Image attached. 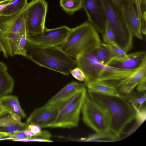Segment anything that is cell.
Listing matches in <instances>:
<instances>
[{"label":"cell","mask_w":146,"mask_h":146,"mask_svg":"<svg viewBox=\"0 0 146 146\" xmlns=\"http://www.w3.org/2000/svg\"><path fill=\"white\" fill-rule=\"evenodd\" d=\"M94 50L84 52L75 59L76 66L85 75V84L97 81L115 86L137 69L123 70L103 64L96 58Z\"/></svg>","instance_id":"cell-1"},{"label":"cell","mask_w":146,"mask_h":146,"mask_svg":"<svg viewBox=\"0 0 146 146\" xmlns=\"http://www.w3.org/2000/svg\"><path fill=\"white\" fill-rule=\"evenodd\" d=\"M25 57L38 65L66 76L76 66L75 60L57 46H44L27 40Z\"/></svg>","instance_id":"cell-2"},{"label":"cell","mask_w":146,"mask_h":146,"mask_svg":"<svg viewBox=\"0 0 146 146\" xmlns=\"http://www.w3.org/2000/svg\"><path fill=\"white\" fill-rule=\"evenodd\" d=\"M102 43L98 33L88 21L71 28L64 41L57 46L75 59L84 52L95 50Z\"/></svg>","instance_id":"cell-3"},{"label":"cell","mask_w":146,"mask_h":146,"mask_svg":"<svg viewBox=\"0 0 146 146\" xmlns=\"http://www.w3.org/2000/svg\"><path fill=\"white\" fill-rule=\"evenodd\" d=\"M87 93L84 85L58 105L57 115L51 128L71 129L77 127Z\"/></svg>","instance_id":"cell-4"},{"label":"cell","mask_w":146,"mask_h":146,"mask_svg":"<svg viewBox=\"0 0 146 146\" xmlns=\"http://www.w3.org/2000/svg\"><path fill=\"white\" fill-rule=\"evenodd\" d=\"M27 5L15 14L0 16V45L3 56L7 58L9 56H14V50L17 35L21 29L26 28Z\"/></svg>","instance_id":"cell-5"},{"label":"cell","mask_w":146,"mask_h":146,"mask_svg":"<svg viewBox=\"0 0 146 146\" xmlns=\"http://www.w3.org/2000/svg\"><path fill=\"white\" fill-rule=\"evenodd\" d=\"M87 93L107 112L110 120L131 122L135 119L136 112L124 96L103 94L88 90Z\"/></svg>","instance_id":"cell-6"},{"label":"cell","mask_w":146,"mask_h":146,"mask_svg":"<svg viewBox=\"0 0 146 146\" xmlns=\"http://www.w3.org/2000/svg\"><path fill=\"white\" fill-rule=\"evenodd\" d=\"M107 21L115 33L118 46L127 53L133 48V35L126 23L121 10L112 0H101Z\"/></svg>","instance_id":"cell-7"},{"label":"cell","mask_w":146,"mask_h":146,"mask_svg":"<svg viewBox=\"0 0 146 146\" xmlns=\"http://www.w3.org/2000/svg\"><path fill=\"white\" fill-rule=\"evenodd\" d=\"M81 113L84 123L96 133H110L108 114L87 93Z\"/></svg>","instance_id":"cell-8"},{"label":"cell","mask_w":146,"mask_h":146,"mask_svg":"<svg viewBox=\"0 0 146 146\" xmlns=\"http://www.w3.org/2000/svg\"><path fill=\"white\" fill-rule=\"evenodd\" d=\"M48 3L45 0H31L27 5L26 27L27 35L43 31L48 11Z\"/></svg>","instance_id":"cell-9"},{"label":"cell","mask_w":146,"mask_h":146,"mask_svg":"<svg viewBox=\"0 0 146 146\" xmlns=\"http://www.w3.org/2000/svg\"><path fill=\"white\" fill-rule=\"evenodd\" d=\"M71 29L66 25L52 29L45 27L40 33L27 35V40L41 46H57L64 41Z\"/></svg>","instance_id":"cell-10"},{"label":"cell","mask_w":146,"mask_h":146,"mask_svg":"<svg viewBox=\"0 0 146 146\" xmlns=\"http://www.w3.org/2000/svg\"><path fill=\"white\" fill-rule=\"evenodd\" d=\"M82 3L88 21L98 33L102 35L105 32L107 20L101 0H82Z\"/></svg>","instance_id":"cell-11"},{"label":"cell","mask_w":146,"mask_h":146,"mask_svg":"<svg viewBox=\"0 0 146 146\" xmlns=\"http://www.w3.org/2000/svg\"><path fill=\"white\" fill-rule=\"evenodd\" d=\"M58 110V106H43L35 109L25 123L28 126L33 122L37 123L41 129L51 127L56 120Z\"/></svg>","instance_id":"cell-12"},{"label":"cell","mask_w":146,"mask_h":146,"mask_svg":"<svg viewBox=\"0 0 146 146\" xmlns=\"http://www.w3.org/2000/svg\"><path fill=\"white\" fill-rule=\"evenodd\" d=\"M146 60V52L138 51L122 57L112 58L106 65L123 70H133L138 68Z\"/></svg>","instance_id":"cell-13"},{"label":"cell","mask_w":146,"mask_h":146,"mask_svg":"<svg viewBox=\"0 0 146 146\" xmlns=\"http://www.w3.org/2000/svg\"><path fill=\"white\" fill-rule=\"evenodd\" d=\"M146 77V60L127 77L121 80L115 86L121 95L133 91L139 82Z\"/></svg>","instance_id":"cell-14"},{"label":"cell","mask_w":146,"mask_h":146,"mask_svg":"<svg viewBox=\"0 0 146 146\" xmlns=\"http://www.w3.org/2000/svg\"><path fill=\"white\" fill-rule=\"evenodd\" d=\"M121 11L124 19L133 36L142 40L143 35L141 32V25L135 5L131 3H126L122 6Z\"/></svg>","instance_id":"cell-15"},{"label":"cell","mask_w":146,"mask_h":146,"mask_svg":"<svg viewBox=\"0 0 146 146\" xmlns=\"http://www.w3.org/2000/svg\"><path fill=\"white\" fill-rule=\"evenodd\" d=\"M84 85L77 82L72 81L63 87L44 106H58Z\"/></svg>","instance_id":"cell-16"},{"label":"cell","mask_w":146,"mask_h":146,"mask_svg":"<svg viewBox=\"0 0 146 146\" xmlns=\"http://www.w3.org/2000/svg\"><path fill=\"white\" fill-rule=\"evenodd\" d=\"M1 106L9 113L12 112L25 118L27 115L22 108L18 97L16 96L8 95L1 97L0 100Z\"/></svg>","instance_id":"cell-17"},{"label":"cell","mask_w":146,"mask_h":146,"mask_svg":"<svg viewBox=\"0 0 146 146\" xmlns=\"http://www.w3.org/2000/svg\"><path fill=\"white\" fill-rule=\"evenodd\" d=\"M88 90L98 93L116 96H121L116 87L113 86L97 81H92L85 84Z\"/></svg>","instance_id":"cell-18"},{"label":"cell","mask_w":146,"mask_h":146,"mask_svg":"<svg viewBox=\"0 0 146 146\" xmlns=\"http://www.w3.org/2000/svg\"><path fill=\"white\" fill-rule=\"evenodd\" d=\"M124 96L132 106L136 113L146 106V92H139L133 91Z\"/></svg>","instance_id":"cell-19"},{"label":"cell","mask_w":146,"mask_h":146,"mask_svg":"<svg viewBox=\"0 0 146 146\" xmlns=\"http://www.w3.org/2000/svg\"><path fill=\"white\" fill-rule=\"evenodd\" d=\"M14 80L7 71L0 74V97L12 92L14 86Z\"/></svg>","instance_id":"cell-20"},{"label":"cell","mask_w":146,"mask_h":146,"mask_svg":"<svg viewBox=\"0 0 146 146\" xmlns=\"http://www.w3.org/2000/svg\"><path fill=\"white\" fill-rule=\"evenodd\" d=\"M59 4L62 9L70 16L83 8L82 0H60Z\"/></svg>","instance_id":"cell-21"},{"label":"cell","mask_w":146,"mask_h":146,"mask_svg":"<svg viewBox=\"0 0 146 146\" xmlns=\"http://www.w3.org/2000/svg\"><path fill=\"white\" fill-rule=\"evenodd\" d=\"M27 36L26 28L21 29L19 33L14 50L15 55H20L25 56V46L27 40Z\"/></svg>","instance_id":"cell-22"},{"label":"cell","mask_w":146,"mask_h":146,"mask_svg":"<svg viewBox=\"0 0 146 146\" xmlns=\"http://www.w3.org/2000/svg\"><path fill=\"white\" fill-rule=\"evenodd\" d=\"M28 0H13L6 7L1 15L9 16L22 10L26 6Z\"/></svg>","instance_id":"cell-23"},{"label":"cell","mask_w":146,"mask_h":146,"mask_svg":"<svg viewBox=\"0 0 146 146\" xmlns=\"http://www.w3.org/2000/svg\"><path fill=\"white\" fill-rule=\"evenodd\" d=\"M94 54L98 61L105 65L112 58L107 44L103 42L94 50Z\"/></svg>","instance_id":"cell-24"},{"label":"cell","mask_w":146,"mask_h":146,"mask_svg":"<svg viewBox=\"0 0 146 146\" xmlns=\"http://www.w3.org/2000/svg\"><path fill=\"white\" fill-rule=\"evenodd\" d=\"M102 35L104 43L107 44H117L114 32L107 21L105 32Z\"/></svg>","instance_id":"cell-25"},{"label":"cell","mask_w":146,"mask_h":146,"mask_svg":"<svg viewBox=\"0 0 146 146\" xmlns=\"http://www.w3.org/2000/svg\"><path fill=\"white\" fill-rule=\"evenodd\" d=\"M107 45L112 58L122 57L126 56L127 54V53L117 44Z\"/></svg>","instance_id":"cell-26"},{"label":"cell","mask_w":146,"mask_h":146,"mask_svg":"<svg viewBox=\"0 0 146 146\" xmlns=\"http://www.w3.org/2000/svg\"><path fill=\"white\" fill-rule=\"evenodd\" d=\"M17 123L13 121L10 116L0 118V129L8 128Z\"/></svg>","instance_id":"cell-27"},{"label":"cell","mask_w":146,"mask_h":146,"mask_svg":"<svg viewBox=\"0 0 146 146\" xmlns=\"http://www.w3.org/2000/svg\"><path fill=\"white\" fill-rule=\"evenodd\" d=\"M70 74L76 79L80 81H85L86 78L85 75L79 68L77 66L73 69L70 72Z\"/></svg>","instance_id":"cell-28"},{"label":"cell","mask_w":146,"mask_h":146,"mask_svg":"<svg viewBox=\"0 0 146 146\" xmlns=\"http://www.w3.org/2000/svg\"><path fill=\"white\" fill-rule=\"evenodd\" d=\"M146 106L141 110L136 113L135 119L139 125L141 124L146 119Z\"/></svg>","instance_id":"cell-29"},{"label":"cell","mask_w":146,"mask_h":146,"mask_svg":"<svg viewBox=\"0 0 146 146\" xmlns=\"http://www.w3.org/2000/svg\"><path fill=\"white\" fill-rule=\"evenodd\" d=\"M27 138L24 131L15 132L7 138V140H12L15 141Z\"/></svg>","instance_id":"cell-30"},{"label":"cell","mask_w":146,"mask_h":146,"mask_svg":"<svg viewBox=\"0 0 146 146\" xmlns=\"http://www.w3.org/2000/svg\"><path fill=\"white\" fill-rule=\"evenodd\" d=\"M112 1L116 7L121 11L122 7L124 4L130 3L135 5L137 0H112Z\"/></svg>","instance_id":"cell-31"},{"label":"cell","mask_w":146,"mask_h":146,"mask_svg":"<svg viewBox=\"0 0 146 146\" xmlns=\"http://www.w3.org/2000/svg\"><path fill=\"white\" fill-rule=\"evenodd\" d=\"M28 128L30 129L36 135L42 133V131L41 128L38 124L34 122H31L28 125Z\"/></svg>","instance_id":"cell-32"},{"label":"cell","mask_w":146,"mask_h":146,"mask_svg":"<svg viewBox=\"0 0 146 146\" xmlns=\"http://www.w3.org/2000/svg\"><path fill=\"white\" fill-rule=\"evenodd\" d=\"M137 92H146V77L143 78L136 87Z\"/></svg>","instance_id":"cell-33"},{"label":"cell","mask_w":146,"mask_h":146,"mask_svg":"<svg viewBox=\"0 0 146 146\" xmlns=\"http://www.w3.org/2000/svg\"><path fill=\"white\" fill-rule=\"evenodd\" d=\"M11 0H3L0 1V16L6 7L11 3Z\"/></svg>","instance_id":"cell-34"},{"label":"cell","mask_w":146,"mask_h":146,"mask_svg":"<svg viewBox=\"0 0 146 146\" xmlns=\"http://www.w3.org/2000/svg\"><path fill=\"white\" fill-rule=\"evenodd\" d=\"M9 113L11 119L15 123L18 124H21L22 123L21 121V118L20 116L12 112H10Z\"/></svg>","instance_id":"cell-35"},{"label":"cell","mask_w":146,"mask_h":146,"mask_svg":"<svg viewBox=\"0 0 146 146\" xmlns=\"http://www.w3.org/2000/svg\"><path fill=\"white\" fill-rule=\"evenodd\" d=\"M24 133L27 138H31L35 136L36 135V134L33 132L30 129L27 128L24 131Z\"/></svg>","instance_id":"cell-36"},{"label":"cell","mask_w":146,"mask_h":146,"mask_svg":"<svg viewBox=\"0 0 146 146\" xmlns=\"http://www.w3.org/2000/svg\"><path fill=\"white\" fill-rule=\"evenodd\" d=\"M7 71V67L3 62L0 61V74Z\"/></svg>","instance_id":"cell-37"},{"label":"cell","mask_w":146,"mask_h":146,"mask_svg":"<svg viewBox=\"0 0 146 146\" xmlns=\"http://www.w3.org/2000/svg\"><path fill=\"white\" fill-rule=\"evenodd\" d=\"M12 134L11 133L0 131V138H7L11 135Z\"/></svg>","instance_id":"cell-38"},{"label":"cell","mask_w":146,"mask_h":146,"mask_svg":"<svg viewBox=\"0 0 146 146\" xmlns=\"http://www.w3.org/2000/svg\"><path fill=\"white\" fill-rule=\"evenodd\" d=\"M7 113L8 112L3 107H0V117Z\"/></svg>","instance_id":"cell-39"},{"label":"cell","mask_w":146,"mask_h":146,"mask_svg":"<svg viewBox=\"0 0 146 146\" xmlns=\"http://www.w3.org/2000/svg\"><path fill=\"white\" fill-rule=\"evenodd\" d=\"M1 51H2V49H1V46L0 45V52Z\"/></svg>","instance_id":"cell-40"},{"label":"cell","mask_w":146,"mask_h":146,"mask_svg":"<svg viewBox=\"0 0 146 146\" xmlns=\"http://www.w3.org/2000/svg\"><path fill=\"white\" fill-rule=\"evenodd\" d=\"M1 97H0V107H2L1 106V102H0V100H1Z\"/></svg>","instance_id":"cell-41"},{"label":"cell","mask_w":146,"mask_h":146,"mask_svg":"<svg viewBox=\"0 0 146 146\" xmlns=\"http://www.w3.org/2000/svg\"><path fill=\"white\" fill-rule=\"evenodd\" d=\"M2 0H0V1H2ZM11 0L13 1V0Z\"/></svg>","instance_id":"cell-42"}]
</instances>
